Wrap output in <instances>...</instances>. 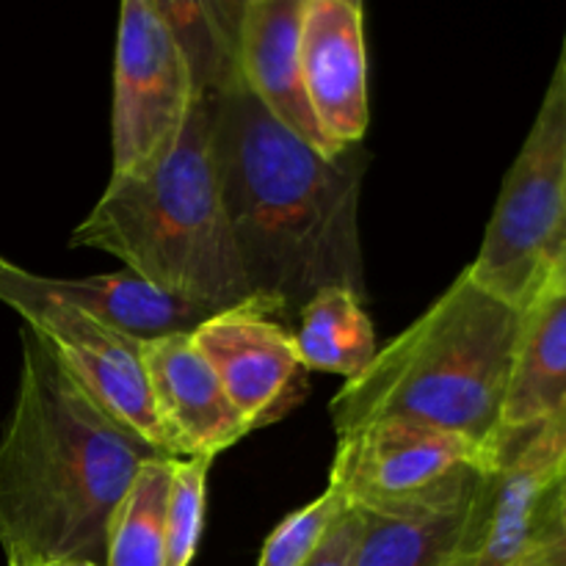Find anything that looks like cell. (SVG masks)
I'll return each mask as SVG.
<instances>
[{
  "instance_id": "cell-1",
  "label": "cell",
  "mask_w": 566,
  "mask_h": 566,
  "mask_svg": "<svg viewBox=\"0 0 566 566\" xmlns=\"http://www.w3.org/2000/svg\"><path fill=\"white\" fill-rule=\"evenodd\" d=\"M208 97L221 197L254 302L293 329L304 304L326 287L368 298L359 247L363 144L337 158L315 153L249 94L241 75Z\"/></svg>"
},
{
  "instance_id": "cell-2",
  "label": "cell",
  "mask_w": 566,
  "mask_h": 566,
  "mask_svg": "<svg viewBox=\"0 0 566 566\" xmlns=\"http://www.w3.org/2000/svg\"><path fill=\"white\" fill-rule=\"evenodd\" d=\"M20 379L0 434V547L9 564H105L108 528L164 453L111 418L59 354L22 329Z\"/></svg>"
},
{
  "instance_id": "cell-3",
  "label": "cell",
  "mask_w": 566,
  "mask_h": 566,
  "mask_svg": "<svg viewBox=\"0 0 566 566\" xmlns=\"http://www.w3.org/2000/svg\"><path fill=\"white\" fill-rule=\"evenodd\" d=\"M523 307L468 274L376 352L329 403L335 434L374 420H409L468 437L501 459L503 409L517 359Z\"/></svg>"
},
{
  "instance_id": "cell-4",
  "label": "cell",
  "mask_w": 566,
  "mask_h": 566,
  "mask_svg": "<svg viewBox=\"0 0 566 566\" xmlns=\"http://www.w3.org/2000/svg\"><path fill=\"white\" fill-rule=\"evenodd\" d=\"M70 247L111 254L155 291L210 313L254 302L221 197L208 94L158 166L111 177Z\"/></svg>"
},
{
  "instance_id": "cell-5",
  "label": "cell",
  "mask_w": 566,
  "mask_h": 566,
  "mask_svg": "<svg viewBox=\"0 0 566 566\" xmlns=\"http://www.w3.org/2000/svg\"><path fill=\"white\" fill-rule=\"evenodd\" d=\"M566 243V31L523 149L514 158L468 274L523 307Z\"/></svg>"
},
{
  "instance_id": "cell-6",
  "label": "cell",
  "mask_w": 566,
  "mask_h": 566,
  "mask_svg": "<svg viewBox=\"0 0 566 566\" xmlns=\"http://www.w3.org/2000/svg\"><path fill=\"white\" fill-rule=\"evenodd\" d=\"M501 459L468 437L409 420H374L337 437L329 486L376 517H426L473 497Z\"/></svg>"
},
{
  "instance_id": "cell-7",
  "label": "cell",
  "mask_w": 566,
  "mask_h": 566,
  "mask_svg": "<svg viewBox=\"0 0 566 566\" xmlns=\"http://www.w3.org/2000/svg\"><path fill=\"white\" fill-rule=\"evenodd\" d=\"M0 302L14 310L28 329L48 340L83 390L125 429L164 457L166 448L142 368V340L92 318L48 291L42 274L25 271L0 254Z\"/></svg>"
},
{
  "instance_id": "cell-8",
  "label": "cell",
  "mask_w": 566,
  "mask_h": 566,
  "mask_svg": "<svg viewBox=\"0 0 566 566\" xmlns=\"http://www.w3.org/2000/svg\"><path fill=\"white\" fill-rule=\"evenodd\" d=\"M191 70L153 0L119 6L114 61V171L136 177L164 160L197 103Z\"/></svg>"
},
{
  "instance_id": "cell-9",
  "label": "cell",
  "mask_w": 566,
  "mask_h": 566,
  "mask_svg": "<svg viewBox=\"0 0 566 566\" xmlns=\"http://www.w3.org/2000/svg\"><path fill=\"white\" fill-rule=\"evenodd\" d=\"M566 462V412L509 442L481 473L448 566H514L531 545L536 512Z\"/></svg>"
},
{
  "instance_id": "cell-10",
  "label": "cell",
  "mask_w": 566,
  "mask_h": 566,
  "mask_svg": "<svg viewBox=\"0 0 566 566\" xmlns=\"http://www.w3.org/2000/svg\"><path fill=\"white\" fill-rule=\"evenodd\" d=\"M249 431L285 420L310 392V370L293 346V329L247 302L213 313L191 332Z\"/></svg>"
},
{
  "instance_id": "cell-11",
  "label": "cell",
  "mask_w": 566,
  "mask_h": 566,
  "mask_svg": "<svg viewBox=\"0 0 566 566\" xmlns=\"http://www.w3.org/2000/svg\"><path fill=\"white\" fill-rule=\"evenodd\" d=\"M155 418L175 459H213L252 434L191 332L142 340Z\"/></svg>"
},
{
  "instance_id": "cell-12",
  "label": "cell",
  "mask_w": 566,
  "mask_h": 566,
  "mask_svg": "<svg viewBox=\"0 0 566 566\" xmlns=\"http://www.w3.org/2000/svg\"><path fill=\"white\" fill-rule=\"evenodd\" d=\"M302 77L326 142L363 144L370 122L363 0H304Z\"/></svg>"
},
{
  "instance_id": "cell-13",
  "label": "cell",
  "mask_w": 566,
  "mask_h": 566,
  "mask_svg": "<svg viewBox=\"0 0 566 566\" xmlns=\"http://www.w3.org/2000/svg\"><path fill=\"white\" fill-rule=\"evenodd\" d=\"M302 11L304 0H243L238 70L254 99L291 130L298 142L326 158H337L321 133L302 77Z\"/></svg>"
},
{
  "instance_id": "cell-14",
  "label": "cell",
  "mask_w": 566,
  "mask_h": 566,
  "mask_svg": "<svg viewBox=\"0 0 566 566\" xmlns=\"http://www.w3.org/2000/svg\"><path fill=\"white\" fill-rule=\"evenodd\" d=\"M558 412H566V243L523 304L501 453Z\"/></svg>"
},
{
  "instance_id": "cell-15",
  "label": "cell",
  "mask_w": 566,
  "mask_h": 566,
  "mask_svg": "<svg viewBox=\"0 0 566 566\" xmlns=\"http://www.w3.org/2000/svg\"><path fill=\"white\" fill-rule=\"evenodd\" d=\"M293 346L304 368L357 379L376 357V332L365 296L348 287H326L310 298L293 326Z\"/></svg>"
},
{
  "instance_id": "cell-16",
  "label": "cell",
  "mask_w": 566,
  "mask_h": 566,
  "mask_svg": "<svg viewBox=\"0 0 566 566\" xmlns=\"http://www.w3.org/2000/svg\"><path fill=\"white\" fill-rule=\"evenodd\" d=\"M155 11L175 33L191 70L197 94H216L241 75L238 70V36H241V9L224 0H153Z\"/></svg>"
},
{
  "instance_id": "cell-17",
  "label": "cell",
  "mask_w": 566,
  "mask_h": 566,
  "mask_svg": "<svg viewBox=\"0 0 566 566\" xmlns=\"http://www.w3.org/2000/svg\"><path fill=\"white\" fill-rule=\"evenodd\" d=\"M171 459L142 464L108 528L103 566H166V495Z\"/></svg>"
},
{
  "instance_id": "cell-18",
  "label": "cell",
  "mask_w": 566,
  "mask_h": 566,
  "mask_svg": "<svg viewBox=\"0 0 566 566\" xmlns=\"http://www.w3.org/2000/svg\"><path fill=\"white\" fill-rule=\"evenodd\" d=\"M470 501L426 517L365 514L363 542L354 566H448L468 520Z\"/></svg>"
},
{
  "instance_id": "cell-19",
  "label": "cell",
  "mask_w": 566,
  "mask_h": 566,
  "mask_svg": "<svg viewBox=\"0 0 566 566\" xmlns=\"http://www.w3.org/2000/svg\"><path fill=\"white\" fill-rule=\"evenodd\" d=\"M213 459H171L166 495V566H191L205 525V497Z\"/></svg>"
},
{
  "instance_id": "cell-20",
  "label": "cell",
  "mask_w": 566,
  "mask_h": 566,
  "mask_svg": "<svg viewBox=\"0 0 566 566\" xmlns=\"http://www.w3.org/2000/svg\"><path fill=\"white\" fill-rule=\"evenodd\" d=\"M348 503L343 501L340 492L335 486H326L313 503L296 509L287 514L271 536L265 539L263 553H260L258 566H304L307 558L313 556L318 542L335 523L337 514L346 509Z\"/></svg>"
},
{
  "instance_id": "cell-21",
  "label": "cell",
  "mask_w": 566,
  "mask_h": 566,
  "mask_svg": "<svg viewBox=\"0 0 566 566\" xmlns=\"http://www.w3.org/2000/svg\"><path fill=\"white\" fill-rule=\"evenodd\" d=\"M365 514L359 509L346 506L329 525L324 539L318 542L313 556L304 566H354L357 562L359 542H363Z\"/></svg>"
},
{
  "instance_id": "cell-22",
  "label": "cell",
  "mask_w": 566,
  "mask_h": 566,
  "mask_svg": "<svg viewBox=\"0 0 566 566\" xmlns=\"http://www.w3.org/2000/svg\"><path fill=\"white\" fill-rule=\"evenodd\" d=\"M562 534H566V462L562 473H558L556 481L551 484V490H547L539 512H536L531 545H539V542H547L553 539V536H562ZM528 547H525V551H528Z\"/></svg>"
},
{
  "instance_id": "cell-23",
  "label": "cell",
  "mask_w": 566,
  "mask_h": 566,
  "mask_svg": "<svg viewBox=\"0 0 566 566\" xmlns=\"http://www.w3.org/2000/svg\"><path fill=\"white\" fill-rule=\"evenodd\" d=\"M514 566H566V534L531 545Z\"/></svg>"
},
{
  "instance_id": "cell-24",
  "label": "cell",
  "mask_w": 566,
  "mask_h": 566,
  "mask_svg": "<svg viewBox=\"0 0 566 566\" xmlns=\"http://www.w3.org/2000/svg\"><path fill=\"white\" fill-rule=\"evenodd\" d=\"M48 566H99V564H88V562H59V564H48Z\"/></svg>"
},
{
  "instance_id": "cell-25",
  "label": "cell",
  "mask_w": 566,
  "mask_h": 566,
  "mask_svg": "<svg viewBox=\"0 0 566 566\" xmlns=\"http://www.w3.org/2000/svg\"><path fill=\"white\" fill-rule=\"evenodd\" d=\"M9 566H28V564H9Z\"/></svg>"
}]
</instances>
